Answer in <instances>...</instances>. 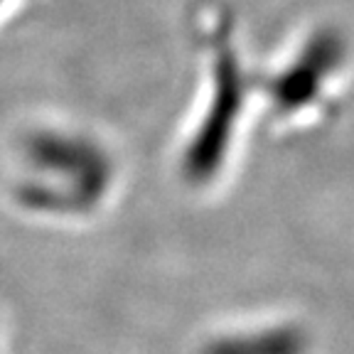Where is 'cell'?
Returning a JSON list of instances; mask_svg holds the SVG:
<instances>
[{
	"instance_id": "cell-1",
	"label": "cell",
	"mask_w": 354,
	"mask_h": 354,
	"mask_svg": "<svg viewBox=\"0 0 354 354\" xmlns=\"http://www.w3.org/2000/svg\"><path fill=\"white\" fill-rule=\"evenodd\" d=\"M194 59V96L175 148L180 183L212 194L236 175L259 126V62L241 20L224 0H205L187 20Z\"/></svg>"
},
{
	"instance_id": "cell-3",
	"label": "cell",
	"mask_w": 354,
	"mask_h": 354,
	"mask_svg": "<svg viewBox=\"0 0 354 354\" xmlns=\"http://www.w3.org/2000/svg\"><path fill=\"white\" fill-rule=\"evenodd\" d=\"M8 192L15 205L37 214H62L74 219L72 214H91L77 189L64 175L94 194L101 202H109L116 189L101 185H116L121 177L116 155L101 140H94L86 133L72 128L42 126L30 128L20 136L8 162Z\"/></svg>"
},
{
	"instance_id": "cell-4",
	"label": "cell",
	"mask_w": 354,
	"mask_h": 354,
	"mask_svg": "<svg viewBox=\"0 0 354 354\" xmlns=\"http://www.w3.org/2000/svg\"><path fill=\"white\" fill-rule=\"evenodd\" d=\"M315 322L293 310H256L205 332L197 354H320Z\"/></svg>"
},
{
	"instance_id": "cell-2",
	"label": "cell",
	"mask_w": 354,
	"mask_h": 354,
	"mask_svg": "<svg viewBox=\"0 0 354 354\" xmlns=\"http://www.w3.org/2000/svg\"><path fill=\"white\" fill-rule=\"evenodd\" d=\"M354 88V37L342 22L313 20L259 62V126L281 138L335 123Z\"/></svg>"
}]
</instances>
